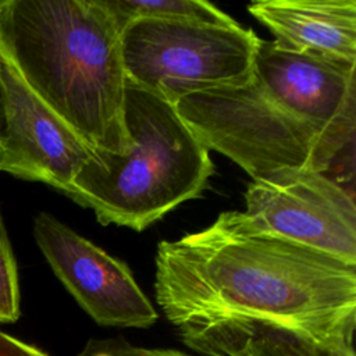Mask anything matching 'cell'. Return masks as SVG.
I'll return each mask as SVG.
<instances>
[{"label":"cell","instance_id":"obj_16","mask_svg":"<svg viewBox=\"0 0 356 356\" xmlns=\"http://www.w3.org/2000/svg\"><path fill=\"white\" fill-rule=\"evenodd\" d=\"M0 1H1V0H0Z\"/></svg>","mask_w":356,"mask_h":356},{"label":"cell","instance_id":"obj_11","mask_svg":"<svg viewBox=\"0 0 356 356\" xmlns=\"http://www.w3.org/2000/svg\"><path fill=\"white\" fill-rule=\"evenodd\" d=\"M182 342L207 356H356L355 348L318 341L292 327L228 316L177 327Z\"/></svg>","mask_w":356,"mask_h":356},{"label":"cell","instance_id":"obj_9","mask_svg":"<svg viewBox=\"0 0 356 356\" xmlns=\"http://www.w3.org/2000/svg\"><path fill=\"white\" fill-rule=\"evenodd\" d=\"M90 154L0 51V171L65 193Z\"/></svg>","mask_w":356,"mask_h":356},{"label":"cell","instance_id":"obj_7","mask_svg":"<svg viewBox=\"0 0 356 356\" xmlns=\"http://www.w3.org/2000/svg\"><path fill=\"white\" fill-rule=\"evenodd\" d=\"M253 75L281 106L310 124L341 159L353 152L356 63L259 42Z\"/></svg>","mask_w":356,"mask_h":356},{"label":"cell","instance_id":"obj_8","mask_svg":"<svg viewBox=\"0 0 356 356\" xmlns=\"http://www.w3.org/2000/svg\"><path fill=\"white\" fill-rule=\"evenodd\" d=\"M33 236L56 277L97 324L147 328L157 321L127 263L49 213L36 216Z\"/></svg>","mask_w":356,"mask_h":356},{"label":"cell","instance_id":"obj_3","mask_svg":"<svg viewBox=\"0 0 356 356\" xmlns=\"http://www.w3.org/2000/svg\"><path fill=\"white\" fill-rule=\"evenodd\" d=\"M124 121L129 149L122 154L92 149L64 195L92 209L102 225L143 231L199 197L214 167L175 107L128 81Z\"/></svg>","mask_w":356,"mask_h":356},{"label":"cell","instance_id":"obj_1","mask_svg":"<svg viewBox=\"0 0 356 356\" xmlns=\"http://www.w3.org/2000/svg\"><path fill=\"white\" fill-rule=\"evenodd\" d=\"M154 289L177 327L256 317L355 348L356 266L245 229L229 211L203 231L159 243Z\"/></svg>","mask_w":356,"mask_h":356},{"label":"cell","instance_id":"obj_14","mask_svg":"<svg viewBox=\"0 0 356 356\" xmlns=\"http://www.w3.org/2000/svg\"><path fill=\"white\" fill-rule=\"evenodd\" d=\"M78 356H188L174 349H147L128 343L124 338L89 339Z\"/></svg>","mask_w":356,"mask_h":356},{"label":"cell","instance_id":"obj_6","mask_svg":"<svg viewBox=\"0 0 356 356\" xmlns=\"http://www.w3.org/2000/svg\"><path fill=\"white\" fill-rule=\"evenodd\" d=\"M245 200V211H229L239 227L356 266L353 195L328 175L312 170L277 171L253 179Z\"/></svg>","mask_w":356,"mask_h":356},{"label":"cell","instance_id":"obj_15","mask_svg":"<svg viewBox=\"0 0 356 356\" xmlns=\"http://www.w3.org/2000/svg\"><path fill=\"white\" fill-rule=\"evenodd\" d=\"M0 356H47L40 349L28 345L0 331Z\"/></svg>","mask_w":356,"mask_h":356},{"label":"cell","instance_id":"obj_13","mask_svg":"<svg viewBox=\"0 0 356 356\" xmlns=\"http://www.w3.org/2000/svg\"><path fill=\"white\" fill-rule=\"evenodd\" d=\"M19 314L17 263L0 213V323H14Z\"/></svg>","mask_w":356,"mask_h":356},{"label":"cell","instance_id":"obj_12","mask_svg":"<svg viewBox=\"0 0 356 356\" xmlns=\"http://www.w3.org/2000/svg\"><path fill=\"white\" fill-rule=\"evenodd\" d=\"M121 31L135 19L192 22L217 26H235L224 11L203 0H102Z\"/></svg>","mask_w":356,"mask_h":356},{"label":"cell","instance_id":"obj_4","mask_svg":"<svg viewBox=\"0 0 356 356\" xmlns=\"http://www.w3.org/2000/svg\"><path fill=\"white\" fill-rule=\"evenodd\" d=\"M174 107L209 150L229 157L253 179L282 170L327 175L339 159L310 124L273 99L253 74L241 86L193 93Z\"/></svg>","mask_w":356,"mask_h":356},{"label":"cell","instance_id":"obj_2","mask_svg":"<svg viewBox=\"0 0 356 356\" xmlns=\"http://www.w3.org/2000/svg\"><path fill=\"white\" fill-rule=\"evenodd\" d=\"M121 28L102 0H1L0 51L90 149L122 154Z\"/></svg>","mask_w":356,"mask_h":356},{"label":"cell","instance_id":"obj_10","mask_svg":"<svg viewBox=\"0 0 356 356\" xmlns=\"http://www.w3.org/2000/svg\"><path fill=\"white\" fill-rule=\"evenodd\" d=\"M248 10L281 50L356 63L355 0H260Z\"/></svg>","mask_w":356,"mask_h":356},{"label":"cell","instance_id":"obj_5","mask_svg":"<svg viewBox=\"0 0 356 356\" xmlns=\"http://www.w3.org/2000/svg\"><path fill=\"white\" fill-rule=\"evenodd\" d=\"M259 42L239 25L159 19L131 21L121 33L127 81L171 106L193 93L246 83Z\"/></svg>","mask_w":356,"mask_h":356}]
</instances>
